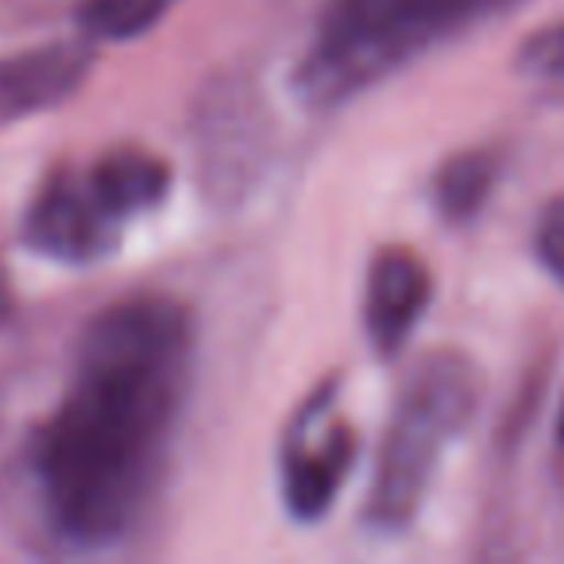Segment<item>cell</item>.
Returning <instances> with one entry per match:
<instances>
[{
	"label": "cell",
	"instance_id": "9",
	"mask_svg": "<svg viewBox=\"0 0 564 564\" xmlns=\"http://www.w3.org/2000/svg\"><path fill=\"white\" fill-rule=\"evenodd\" d=\"M495 182H499V151L491 148L460 151V155L441 163L437 178H433V202H437L441 217L468 220L487 205Z\"/></svg>",
	"mask_w": 564,
	"mask_h": 564
},
{
	"label": "cell",
	"instance_id": "13",
	"mask_svg": "<svg viewBox=\"0 0 564 564\" xmlns=\"http://www.w3.org/2000/svg\"><path fill=\"white\" fill-rule=\"evenodd\" d=\"M9 310H12V299H9V282H4V274H0V322L9 317Z\"/></svg>",
	"mask_w": 564,
	"mask_h": 564
},
{
	"label": "cell",
	"instance_id": "11",
	"mask_svg": "<svg viewBox=\"0 0 564 564\" xmlns=\"http://www.w3.org/2000/svg\"><path fill=\"white\" fill-rule=\"evenodd\" d=\"M518 70L538 74V78L564 82V20L533 32L518 51Z\"/></svg>",
	"mask_w": 564,
	"mask_h": 564
},
{
	"label": "cell",
	"instance_id": "1",
	"mask_svg": "<svg viewBox=\"0 0 564 564\" xmlns=\"http://www.w3.org/2000/svg\"><path fill=\"white\" fill-rule=\"evenodd\" d=\"M194 376L182 302L140 294L86 325L74 379L35 445L43 507L63 541L105 549L148 510Z\"/></svg>",
	"mask_w": 564,
	"mask_h": 564
},
{
	"label": "cell",
	"instance_id": "6",
	"mask_svg": "<svg viewBox=\"0 0 564 564\" xmlns=\"http://www.w3.org/2000/svg\"><path fill=\"white\" fill-rule=\"evenodd\" d=\"M433 299L430 267L417 251L383 248L371 259L368 286H364V329L379 356H394L417 329Z\"/></svg>",
	"mask_w": 564,
	"mask_h": 564
},
{
	"label": "cell",
	"instance_id": "4",
	"mask_svg": "<svg viewBox=\"0 0 564 564\" xmlns=\"http://www.w3.org/2000/svg\"><path fill=\"white\" fill-rule=\"evenodd\" d=\"M333 394V387H317L282 441V499L299 522L329 514L356 460V430L337 417Z\"/></svg>",
	"mask_w": 564,
	"mask_h": 564
},
{
	"label": "cell",
	"instance_id": "7",
	"mask_svg": "<svg viewBox=\"0 0 564 564\" xmlns=\"http://www.w3.org/2000/svg\"><path fill=\"white\" fill-rule=\"evenodd\" d=\"M89 43H51L0 63V124L66 101L89 78Z\"/></svg>",
	"mask_w": 564,
	"mask_h": 564
},
{
	"label": "cell",
	"instance_id": "10",
	"mask_svg": "<svg viewBox=\"0 0 564 564\" xmlns=\"http://www.w3.org/2000/svg\"><path fill=\"white\" fill-rule=\"evenodd\" d=\"M178 0H82L78 24L86 40H135L151 32Z\"/></svg>",
	"mask_w": 564,
	"mask_h": 564
},
{
	"label": "cell",
	"instance_id": "5",
	"mask_svg": "<svg viewBox=\"0 0 564 564\" xmlns=\"http://www.w3.org/2000/svg\"><path fill=\"white\" fill-rule=\"evenodd\" d=\"M120 220L105 213L86 174L58 171L28 213V243L55 259H97L117 243Z\"/></svg>",
	"mask_w": 564,
	"mask_h": 564
},
{
	"label": "cell",
	"instance_id": "3",
	"mask_svg": "<svg viewBox=\"0 0 564 564\" xmlns=\"http://www.w3.org/2000/svg\"><path fill=\"white\" fill-rule=\"evenodd\" d=\"M476 368L460 352H433L417 360L394 402L368 491L364 518L376 530H402L414 522L441 453L476 414Z\"/></svg>",
	"mask_w": 564,
	"mask_h": 564
},
{
	"label": "cell",
	"instance_id": "2",
	"mask_svg": "<svg viewBox=\"0 0 564 564\" xmlns=\"http://www.w3.org/2000/svg\"><path fill=\"white\" fill-rule=\"evenodd\" d=\"M514 4L518 0H329L299 58L294 86L314 109H333Z\"/></svg>",
	"mask_w": 564,
	"mask_h": 564
},
{
	"label": "cell",
	"instance_id": "12",
	"mask_svg": "<svg viewBox=\"0 0 564 564\" xmlns=\"http://www.w3.org/2000/svg\"><path fill=\"white\" fill-rule=\"evenodd\" d=\"M538 259L549 274L564 286V194L549 202V209L538 220Z\"/></svg>",
	"mask_w": 564,
	"mask_h": 564
},
{
	"label": "cell",
	"instance_id": "8",
	"mask_svg": "<svg viewBox=\"0 0 564 564\" xmlns=\"http://www.w3.org/2000/svg\"><path fill=\"white\" fill-rule=\"evenodd\" d=\"M86 182L97 194V202L105 205V213L124 225V220L140 217L163 202L171 189V166L151 151L117 148L89 166Z\"/></svg>",
	"mask_w": 564,
	"mask_h": 564
}]
</instances>
